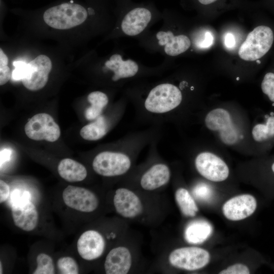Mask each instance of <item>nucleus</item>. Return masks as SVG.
<instances>
[{
    "mask_svg": "<svg viewBox=\"0 0 274 274\" xmlns=\"http://www.w3.org/2000/svg\"><path fill=\"white\" fill-rule=\"evenodd\" d=\"M87 16V11L81 5L63 3L47 9L43 18L45 23L52 28L67 29L83 23Z\"/></svg>",
    "mask_w": 274,
    "mask_h": 274,
    "instance_id": "obj_1",
    "label": "nucleus"
},
{
    "mask_svg": "<svg viewBox=\"0 0 274 274\" xmlns=\"http://www.w3.org/2000/svg\"><path fill=\"white\" fill-rule=\"evenodd\" d=\"M204 123L208 129L218 134L220 140L226 146L235 145L242 139L231 115L224 108H217L210 111L205 117Z\"/></svg>",
    "mask_w": 274,
    "mask_h": 274,
    "instance_id": "obj_2",
    "label": "nucleus"
},
{
    "mask_svg": "<svg viewBox=\"0 0 274 274\" xmlns=\"http://www.w3.org/2000/svg\"><path fill=\"white\" fill-rule=\"evenodd\" d=\"M273 41L271 29L261 25L255 28L247 37L238 50L243 60L255 61L263 57L270 49Z\"/></svg>",
    "mask_w": 274,
    "mask_h": 274,
    "instance_id": "obj_3",
    "label": "nucleus"
},
{
    "mask_svg": "<svg viewBox=\"0 0 274 274\" xmlns=\"http://www.w3.org/2000/svg\"><path fill=\"white\" fill-rule=\"evenodd\" d=\"M182 100L179 89L169 83L159 84L149 92L145 101L146 109L154 113H164L178 107Z\"/></svg>",
    "mask_w": 274,
    "mask_h": 274,
    "instance_id": "obj_4",
    "label": "nucleus"
},
{
    "mask_svg": "<svg viewBox=\"0 0 274 274\" xmlns=\"http://www.w3.org/2000/svg\"><path fill=\"white\" fill-rule=\"evenodd\" d=\"M131 165L129 157L126 154L111 151L98 154L92 162V167L98 175L113 177L126 173Z\"/></svg>",
    "mask_w": 274,
    "mask_h": 274,
    "instance_id": "obj_5",
    "label": "nucleus"
},
{
    "mask_svg": "<svg viewBox=\"0 0 274 274\" xmlns=\"http://www.w3.org/2000/svg\"><path fill=\"white\" fill-rule=\"evenodd\" d=\"M26 135L35 141H57L60 135L58 125L53 117L47 113H39L32 117L24 127Z\"/></svg>",
    "mask_w": 274,
    "mask_h": 274,
    "instance_id": "obj_6",
    "label": "nucleus"
},
{
    "mask_svg": "<svg viewBox=\"0 0 274 274\" xmlns=\"http://www.w3.org/2000/svg\"><path fill=\"white\" fill-rule=\"evenodd\" d=\"M210 255L206 250L194 247L176 249L169 254L168 260L173 266L187 270H195L207 265Z\"/></svg>",
    "mask_w": 274,
    "mask_h": 274,
    "instance_id": "obj_7",
    "label": "nucleus"
},
{
    "mask_svg": "<svg viewBox=\"0 0 274 274\" xmlns=\"http://www.w3.org/2000/svg\"><path fill=\"white\" fill-rule=\"evenodd\" d=\"M195 165L200 175L212 182L223 181L229 174V169L225 162L210 152L198 154L195 159Z\"/></svg>",
    "mask_w": 274,
    "mask_h": 274,
    "instance_id": "obj_8",
    "label": "nucleus"
},
{
    "mask_svg": "<svg viewBox=\"0 0 274 274\" xmlns=\"http://www.w3.org/2000/svg\"><path fill=\"white\" fill-rule=\"evenodd\" d=\"M52 68L50 59L45 55H40L27 64L26 72L22 79L24 86L31 91H37L47 84Z\"/></svg>",
    "mask_w": 274,
    "mask_h": 274,
    "instance_id": "obj_9",
    "label": "nucleus"
},
{
    "mask_svg": "<svg viewBox=\"0 0 274 274\" xmlns=\"http://www.w3.org/2000/svg\"><path fill=\"white\" fill-rule=\"evenodd\" d=\"M62 198L68 207L78 211L90 213L95 210L98 200L92 191L86 188L68 185L63 191Z\"/></svg>",
    "mask_w": 274,
    "mask_h": 274,
    "instance_id": "obj_10",
    "label": "nucleus"
},
{
    "mask_svg": "<svg viewBox=\"0 0 274 274\" xmlns=\"http://www.w3.org/2000/svg\"><path fill=\"white\" fill-rule=\"evenodd\" d=\"M256 200L250 194H242L234 196L222 206L224 216L231 221H239L250 216L255 211Z\"/></svg>",
    "mask_w": 274,
    "mask_h": 274,
    "instance_id": "obj_11",
    "label": "nucleus"
},
{
    "mask_svg": "<svg viewBox=\"0 0 274 274\" xmlns=\"http://www.w3.org/2000/svg\"><path fill=\"white\" fill-rule=\"evenodd\" d=\"M152 17L151 10L144 6L132 8L125 15L121 23V29L126 35L134 36L142 32Z\"/></svg>",
    "mask_w": 274,
    "mask_h": 274,
    "instance_id": "obj_12",
    "label": "nucleus"
},
{
    "mask_svg": "<svg viewBox=\"0 0 274 274\" xmlns=\"http://www.w3.org/2000/svg\"><path fill=\"white\" fill-rule=\"evenodd\" d=\"M105 247L104 237L95 230L85 231L77 242L78 253L83 259L86 260H93L99 258L102 254Z\"/></svg>",
    "mask_w": 274,
    "mask_h": 274,
    "instance_id": "obj_13",
    "label": "nucleus"
},
{
    "mask_svg": "<svg viewBox=\"0 0 274 274\" xmlns=\"http://www.w3.org/2000/svg\"><path fill=\"white\" fill-rule=\"evenodd\" d=\"M113 201L116 211L123 217L134 218L142 212L140 198L129 189L121 188L116 190Z\"/></svg>",
    "mask_w": 274,
    "mask_h": 274,
    "instance_id": "obj_14",
    "label": "nucleus"
},
{
    "mask_svg": "<svg viewBox=\"0 0 274 274\" xmlns=\"http://www.w3.org/2000/svg\"><path fill=\"white\" fill-rule=\"evenodd\" d=\"M14 224L26 231L33 230L38 223L39 215L35 206L30 200L23 201L11 206Z\"/></svg>",
    "mask_w": 274,
    "mask_h": 274,
    "instance_id": "obj_15",
    "label": "nucleus"
},
{
    "mask_svg": "<svg viewBox=\"0 0 274 274\" xmlns=\"http://www.w3.org/2000/svg\"><path fill=\"white\" fill-rule=\"evenodd\" d=\"M131 255L125 247H119L112 249L107 255L104 264L107 274H126L131 265Z\"/></svg>",
    "mask_w": 274,
    "mask_h": 274,
    "instance_id": "obj_16",
    "label": "nucleus"
},
{
    "mask_svg": "<svg viewBox=\"0 0 274 274\" xmlns=\"http://www.w3.org/2000/svg\"><path fill=\"white\" fill-rule=\"evenodd\" d=\"M156 37L158 44L164 46L165 53L169 56H177L185 52L190 47V40L185 35L174 36L170 31H159Z\"/></svg>",
    "mask_w": 274,
    "mask_h": 274,
    "instance_id": "obj_17",
    "label": "nucleus"
},
{
    "mask_svg": "<svg viewBox=\"0 0 274 274\" xmlns=\"http://www.w3.org/2000/svg\"><path fill=\"white\" fill-rule=\"evenodd\" d=\"M170 179V170L164 164H156L142 176L141 185L146 190H153L166 184Z\"/></svg>",
    "mask_w": 274,
    "mask_h": 274,
    "instance_id": "obj_18",
    "label": "nucleus"
},
{
    "mask_svg": "<svg viewBox=\"0 0 274 274\" xmlns=\"http://www.w3.org/2000/svg\"><path fill=\"white\" fill-rule=\"evenodd\" d=\"M105 66L112 71L114 75V81L121 79L130 78L136 74L139 70L138 64L133 60H123L119 54H114L105 62Z\"/></svg>",
    "mask_w": 274,
    "mask_h": 274,
    "instance_id": "obj_19",
    "label": "nucleus"
},
{
    "mask_svg": "<svg viewBox=\"0 0 274 274\" xmlns=\"http://www.w3.org/2000/svg\"><path fill=\"white\" fill-rule=\"evenodd\" d=\"M57 170L59 176L70 182L82 181L87 175V170L83 164L70 158L61 160Z\"/></svg>",
    "mask_w": 274,
    "mask_h": 274,
    "instance_id": "obj_20",
    "label": "nucleus"
},
{
    "mask_svg": "<svg viewBox=\"0 0 274 274\" xmlns=\"http://www.w3.org/2000/svg\"><path fill=\"white\" fill-rule=\"evenodd\" d=\"M213 227L205 220H195L190 222L186 227L184 236L190 244H199L206 241L212 234Z\"/></svg>",
    "mask_w": 274,
    "mask_h": 274,
    "instance_id": "obj_21",
    "label": "nucleus"
},
{
    "mask_svg": "<svg viewBox=\"0 0 274 274\" xmlns=\"http://www.w3.org/2000/svg\"><path fill=\"white\" fill-rule=\"evenodd\" d=\"M109 125L106 119L100 115L93 122L83 126L80 135L87 141H97L103 138L108 132Z\"/></svg>",
    "mask_w": 274,
    "mask_h": 274,
    "instance_id": "obj_22",
    "label": "nucleus"
},
{
    "mask_svg": "<svg viewBox=\"0 0 274 274\" xmlns=\"http://www.w3.org/2000/svg\"><path fill=\"white\" fill-rule=\"evenodd\" d=\"M87 100L90 104V106L85 111V117L88 120H94L99 116L109 101L107 95L98 91L89 93Z\"/></svg>",
    "mask_w": 274,
    "mask_h": 274,
    "instance_id": "obj_23",
    "label": "nucleus"
},
{
    "mask_svg": "<svg viewBox=\"0 0 274 274\" xmlns=\"http://www.w3.org/2000/svg\"><path fill=\"white\" fill-rule=\"evenodd\" d=\"M175 199L182 214L188 217H194L198 211V207L187 190L180 188L175 193Z\"/></svg>",
    "mask_w": 274,
    "mask_h": 274,
    "instance_id": "obj_24",
    "label": "nucleus"
},
{
    "mask_svg": "<svg viewBox=\"0 0 274 274\" xmlns=\"http://www.w3.org/2000/svg\"><path fill=\"white\" fill-rule=\"evenodd\" d=\"M253 140L261 142L274 136V116L267 118L264 123L257 124L252 130Z\"/></svg>",
    "mask_w": 274,
    "mask_h": 274,
    "instance_id": "obj_25",
    "label": "nucleus"
},
{
    "mask_svg": "<svg viewBox=\"0 0 274 274\" xmlns=\"http://www.w3.org/2000/svg\"><path fill=\"white\" fill-rule=\"evenodd\" d=\"M37 267L33 274H53L55 268L52 258L45 253L39 254L37 257Z\"/></svg>",
    "mask_w": 274,
    "mask_h": 274,
    "instance_id": "obj_26",
    "label": "nucleus"
},
{
    "mask_svg": "<svg viewBox=\"0 0 274 274\" xmlns=\"http://www.w3.org/2000/svg\"><path fill=\"white\" fill-rule=\"evenodd\" d=\"M57 266L60 273L78 274L79 272L78 263L71 257L65 256L59 258Z\"/></svg>",
    "mask_w": 274,
    "mask_h": 274,
    "instance_id": "obj_27",
    "label": "nucleus"
},
{
    "mask_svg": "<svg viewBox=\"0 0 274 274\" xmlns=\"http://www.w3.org/2000/svg\"><path fill=\"white\" fill-rule=\"evenodd\" d=\"M261 89L270 100L274 102V73L270 72L265 74L261 83Z\"/></svg>",
    "mask_w": 274,
    "mask_h": 274,
    "instance_id": "obj_28",
    "label": "nucleus"
},
{
    "mask_svg": "<svg viewBox=\"0 0 274 274\" xmlns=\"http://www.w3.org/2000/svg\"><path fill=\"white\" fill-rule=\"evenodd\" d=\"M27 64L22 61H16L13 62L15 68L13 71L12 77L14 80H22L24 77L26 72Z\"/></svg>",
    "mask_w": 274,
    "mask_h": 274,
    "instance_id": "obj_29",
    "label": "nucleus"
},
{
    "mask_svg": "<svg viewBox=\"0 0 274 274\" xmlns=\"http://www.w3.org/2000/svg\"><path fill=\"white\" fill-rule=\"evenodd\" d=\"M220 274H249L250 270L245 265L237 263L221 270Z\"/></svg>",
    "mask_w": 274,
    "mask_h": 274,
    "instance_id": "obj_30",
    "label": "nucleus"
},
{
    "mask_svg": "<svg viewBox=\"0 0 274 274\" xmlns=\"http://www.w3.org/2000/svg\"><path fill=\"white\" fill-rule=\"evenodd\" d=\"M31 194L27 191H21L19 189H15L11 193L10 202L11 206L19 202L30 200Z\"/></svg>",
    "mask_w": 274,
    "mask_h": 274,
    "instance_id": "obj_31",
    "label": "nucleus"
},
{
    "mask_svg": "<svg viewBox=\"0 0 274 274\" xmlns=\"http://www.w3.org/2000/svg\"><path fill=\"white\" fill-rule=\"evenodd\" d=\"M193 193L197 198L205 200L211 196V190L207 185L199 184L194 188Z\"/></svg>",
    "mask_w": 274,
    "mask_h": 274,
    "instance_id": "obj_32",
    "label": "nucleus"
},
{
    "mask_svg": "<svg viewBox=\"0 0 274 274\" xmlns=\"http://www.w3.org/2000/svg\"><path fill=\"white\" fill-rule=\"evenodd\" d=\"M214 38L210 31H206L203 36V39H199L196 45L200 48H207L210 47L213 43Z\"/></svg>",
    "mask_w": 274,
    "mask_h": 274,
    "instance_id": "obj_33",
    "label": "nucleus"
},
{
    "mask_svg": "<svg viewBox=\"0 0 274 274\" xmlns=\"http://www.w3.org/2000/svg\"><path fill=\"white\" fill-rule=\"evenodd\" d=\"M11 72L7 65L0 66V85L5 84L10 79Z\"/></svg>",
    "mask_w": 274,
    "mask_h": 274,
    "instance_id": "obj_34",
    "label": "nucleus"
},
{
    "mask_svg": "<svg viewBox=\"0 0 274 274\" xmlns=\"http://www.w3.org/2000/svg\"><path fill=\"white\" fill-rule=\"evenodd\" d=\"M10 195V187L3 180H0V202L6 200Z\"/></svg>",
    "mask_w": 274,
    "mask_h": 274,
    "instance_id": "obj_35",
    "label": "nucleus"
},
{
    "mask_svg": "<svg viewBox=\"0 0 274 274\" xmlns=\"http://www.w3.org/2000/svg\"><path fill=\"white\" fill-rule=\"evenodd\" d=\"M12 155V151L10 149L5 148L1 150L0 153V162L1 168L2 166L10 160Z\"/></svg>",
    "mask_w": 274,
    "mask_h": 274,
    "instance_id": "obj_36",
    "label": "nucleus"
},
{
    "mask_svg": "<svg viewBox=\"0 0 274 274\" xmlns=\"http://www.w3.org/2000/svg\"><path fill=\"white\" fill-rule=\"evenodd\" d=\"M224 43L228 48H232L235 45V39L234 35L231 33H227L224 38Z\"/></svg>",
    "mask_w": 274,
    "mask_h": 274,
    "instance_id": "obj_37",
    "label": "nucleus"
},
{
    "mask_svg": "<svg viewBox=\"0 0 274 274\" xmlns=\"http://www.w3.org/2000/svg\"><path fill=\"white\" fill-rule=\"evenodd\" d=\"M8 59L4 51L1 48L0 49V66L7 65Z\"/></svg>",
    "mask_w": 274,
    "mask_h": 274,
    "instance_id": "obj_38",
    "label": "nucleus"
},
{
    "mask_svg": "<svg viewBox=\"0 0 274 274\" xmlns=\"http://www.w3.org/2000/svg\"><path fill=\"white\" fill-rule=\"evenodd\" d=\"M197 1L200 4L202 5H208L215 2L217 0H197Z\"/></svg>",
    "mask_w": 274,
    "mask_h": 274,
    "instance_id": "obj_39",
    "label": "nucleus"
},
{
    "mask_svg": "<svg viewBox=\"0 0 274 274\" xmlns=\"http://www.w3.org/2000/svg\"><path fill=\"white\" fill-rule=\"evenodd\" d=\"M2 262L1 261L0 262V273H3V268H2Z\"/></svg>",
    "mask_w": 274,
    "mask_h": 274,
    "instance_id": "obj_40",
    "label": "nucleus"
},
{
    "mask_svg": "<svg viewBox=\"0 0 274 274\" xmlns=\"http://www.w3.org/2000/svg\"><path fill=\"white\" fill-rule=\"evenodd\" d=\"M271 169H272V172L274 173V163L272 164Z\"/></svg>",
    "mask_w": 274,
    "mask_h": 274,
    "instance_id": "obj_41",
    "label": "nucleus"
},
{
    "mask_svg": "<svg viewBox=\"0 0 274 274\" xmlns=\"http://www.w3.org/2000/svg\"><path fill=\"white\" fill-rule=\"evenodd\" d=\"M256 61L257 64H260L261 62V61L259 59L256 60Z\"/></svg>",
    "mask_w": 274,
    "mask_h": 274,
    "instance_id": "obj_42",
    "label": "nucleus"
}]
</instances>
